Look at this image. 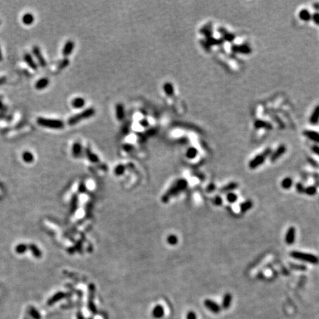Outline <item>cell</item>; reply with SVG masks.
<instances>
[{
	"label": "cell",
	"instance_id": "obj_1",
	"mask_svg": "<svg viewBox=\"0 0 319 319\" xmlns=\"http://www.w3.org/2000/svg\"><path fill=\"white\" fill-rule=\"evenodd\" d=\"M290 255L291 257L300 260V261L304 262L313 264V265H317L319 263V258L318 256L314 254H312V253L300 252V251H292Z\"/></svg>",
	"mask_w": 319,
	"mask_h": 319
},
{
	"label": "cell",
	"instance_id": "obj_2",
	"mask_svg": "<svg viewBox=\"0 0 319 319\" xmlns=\"http://www.w3.org/2000/svg\"><path fill=\"white\" fill-rule=\"evenodd\" d=\"M271 153V149H270V148L266 149L265 151H262L261 154L256 155L254 158H253V159L250 161L249 167L251 169H255V168L259 167L260 165H262L265 163V161L266 160L267 158H268V157H270Z\"/></svg>",
	"mask_w": 319,
	"mask_h": 319
},
{
	"label": "cell",
	"instance_id": "obj_3",
	"mask_svg": "<svg viewBox=\"0 0 319 319\" xmlns=\"http://www.w3.org/2000/svg\"><path fill=\"white\" fill-rule=\"evenodd\" d=\"M36 121H37V123L39 126L45 127V128L60 129L64 128V123L61 120H53V119L39 118Z\"/></svg>",
	"mask_w": 319,
	"mask_h": 319
},
{
	"label": "cell",
	"instance_id": "obj_4",
	"mask_svg": "<svg viewBox=\"0 0 319 319\" xmlns=\"http://www.w3.org/2000/svg\"><path fill=\"white\" fill-rule=\"evenodd\" d=\"M95 114V110L93 108L87 109L84 110L82 113L77 114V115H74V116H72L70 118H69L68 124L70 126L75 125V124L78 123V122L81 121V120H85V119L91 118V117H92Z\"/></svg>",
	"mask_w": 319,
	"mask_h": 319
},
{
	"label": "cell",
	"instance_id": "obj_5",
	"mask_svg": "<svg viewBox=\"0 0 319 319\" xmlns=\"http://www.w3.org/2000/svg\"><path fill=\"white\" fill-rule=\"evenodd\" d=\"M204 305L207 309L209 310V311H211V313H214V314H218V313H220L222 310L221 306H220L217 303L212 301L211 299L205 300Z\"/></svg>",
	"mask_w": 319,
	"mask_h": 319
},
{
	"label": "cell",
	"instance_id": "obj_6",
	"mask_svg": "<svg viewBox=\"0 0 319 319\" xmlns=\"http://www.w3.org/2000/svg\"><path fill=\"white\" fill-rule=\"evenodd\" d=\"M286 151H287V147H286L285 145H281L279 146L275 151H273L271 153V154L270 155V160L271 162H276L279 158H280L284 154H285Z\"/></svg>",
	"mask_w": 319,
	"mask_h": 319
},
{
	"label": "cell",
	"instance_id": "obj_7",
	"mask_svg": "<svg viewBox=\"0 0 319 319\" xmlns=\"http://www.w3.org/2000/svg\"><path fill=\"white\" fill-rule=\"evenodd\" d=\"M296 230L294 227H290L285 235V242L289 245L294 244L296 240Z\"/></svg>",
	"mask_w": 319,
	"mask_h": 319
},
{
	"label": "cell",
	"instance_id": "obj_8",
	"mask_svg": "<svg viewBox=\"0 0 319 319\" xmlns=\"http://www.w3.org/2000/svg\"><path fill=\"white\" fill-rule=\"evenodd\" d=\"M165 315V310L161 304H157L151 310V315L156 319L162 318Z\"/></svg>",
	"mask_w": 319,
	"mask_h": 319
},
{
	"label": "cell",
	"instance_id": "obj_9",
	"mask_svg": "<svg viewBox=\"0 0 319 319\" xmlns=\"http://www.w3.org/2000/svg\"><path fill=\"white\" fill-rule=\"evenodd\" d=\"M33 53L34 54V56H36V58H37L38 61H39V64L41 67H45L47 66V62L44 59V56L41 54L40 49L38 46H34L33 48Z\"/></svg>",
	"mask_w": 319,
	"mask_h": 319
},
{
	"label": "cell",
	"instance_id": "obj_10",
	"mask_svg": "<svg viewBox=\"0 0 319 319\" xmlns=\"http://www.w3.org/2000/svg\"><path fill=\"white\" fill-rule=\"evenodd\" d=\"M74 47H75V44L72 41H68L66 44L64 46L63 50H62V54L64 57L69 56L70 55L72 54V51L74 50Z\"/></svg>",
	"mask_w": 319,
	"mask_h": 319
},
{
	"label": "cell",
	"instance_id": "obj_11",
	"mask_svg": "<svg viewBox=\"0 0 319 319\" xmlns=\"http://www.w3.org/2000/svg\"><path fill=\"white\" fill-rule=\"evenodd\" d=\"M304 134L305 137L309 138L310 140L313 141L316 144H319V132L312 130H305Z\"/></svg>",
	"mask_w": 319,
	"mask_h": 319
},
{
	"label": "cell",
	"instance_id": "obj_12",
	"mask_svg": "<svg viewBox=\"0 0 319 319\" xmlns=\"http://www.w3.org/2000/svg\"><path fill=\"white\" fill-rule=\"evenodd\" d=\"M232 299H233V297H232V295L231 293H225V295H224L223 296V299H222V306L221 307L222 308V309L224 310H227L230 308L231 305V303H232Z\"/></svg>",
	"mask_w": 319,
	"mask_h": 319
},
{
	"label": "cell",
	"instance_id": "obj_13",
	"mask_svg": "<svg viewBox=\"0 0 319 319\" xmlns=\"http://www.w3.org/2000/svg\"><path fill=\"white\" fill-rule=\"evenodd\" d=\"M319 122V105L315 106L310 117V123L312 125H316Z\"/></svg>",
	"mask_w": 319,
	"mask_h": 319
},
{
	"label": "cell",
	"instance_id": "obj_14",
	"mask_svg": "<svg viewBox=\"0 0 319 319\" xmlns=\"http://www.w3.org/2000/svg\"><path fill=\"white\" fill-rule=\"evenodd\" d=\"M24 60L27 63V64L30 67L32 70H37L38 69V65L36 64V63L34 61L33 58L32 56L29 53H26L24 56Z\"/></svg>",
	"mask_w": 319,
	"mask_h": 319
},
{
	"label": "cell",
	"instance_id": "obj_15",
	"mask_svg": "<svg viewBox=\"0 0 319 319\" xmlns=\"http://www.w3.org/2000/svg\"><path fill=\"white\" fill-rule=\"evenodd\" d=\"M115 112H116V118L118 120H123L124 117H125V110L124 107L121 103H118L115 107Z\"/></svg>",
	"mask_w": 319,
	"mask_h": 319
},
{
	"label": "cell",
	"instance_id": "obj_16",
	"mask_svg": "<svg viewBox=\"0 0 319 319\" xmlns=\"http://www.w3.org/2000/svg\"><path fill=\"white\" fill-rule=\"evenodd\" d=\"M48 85H49V79L46 78H42L36 82L35 87L38 90H41V89L46 88Z\"/></svg>",
	"mask_w": 319,
	"mask_h": 319
},
{
	"label": "cell",
	"instance_id": "obj_17",
	"mask_svg": "<svg viewBox=\"0 0 319 319\" xmlns=\"http://www.w3.org/2000/svg\"><path fill=\"white\" fill-rule=\"evenodd\" d=\"M72 107L75 109H81L85 105V100L82 98H75L72 100L71 103Z\"/></svg>",
	"mask_w": 319,
	"mask_h": 319
},
{
	"label": "cell",
	"instance_id": "obj_18",
	"mask_svg": "<svg viewBox=\"0 0 319 319\" xmlns=\"http://www.w3.org/2000/svg\"><path fill=\"white\" fill-rule=\"evenodd\" d=\"M253 202L250 199L245 200L240 204V211L242 213H245L249 210H251L253 207Z\"/></svg>",
	"mask_w": 319,
	"mask_h": 319
},
{
	"label": "cell",
	"instance_id": "obj_19",
	"mask_svg": "<svg viewBox=\"0 0 319 319\" xmlns=\"http://www.w3.org/2000/svg\"><path fill=\"white\" fill-rule=\"evenodd\" d=\"M22 22H23L25 25H30L33 23L34 16L32 13H25V14L22 16Z\"/></svg>",
	"mask_w": 319,
	"mask_h": 319
},
{
	"label": "cell",
	"instance_id": "obj_20",
	"mask_svg": "<svg viewBox=\"0 0 319 319\" xmlns=\"http://www.w3.org/2000/svg\"><path fill=\"white\" fill-rule=\"evenodd\" d=\"M65 296V294L64 293H56V295H54V296H53V297H51L50 299L49 300H48L47 301V304L48 305H52L53 304H55V303H56L57 301H59V300H61V299H63L64 297Z\"/></svg>",
	"mask_w": 319,
	"mask_h": 319
},
{
	"label": "cell",
	"instance_id": "obj_21",
	"mask_svg": "<svg viewBox=\"0 0 319 319\" xmlns=\"http://www.w3.org/2000/svg\"><path fill=\"white\" fill-rule=\"evenodd\" d=\"M163 90H164L165 93L168 96H173L174 93H175V89H174L173 85L169 82L165 83L164 85H163Z\"/></svg>",
	"mask_w": 319,
	"mask_h": 319
},
{
	"label": "cell",
	"instance_id": "obj_22",
	"mask_svg": "<svg viewBox=\"0 0 319 319\" xmlns=\"http://www.w3.org/2000/svg\"><path fill=\"white\" fill-rule=\"evenodd\" d=\"M82 152V146L79 143H75L72 146V154L75 158L80 156Z\"/></svg>",
	"mask_w": 319,
	"mask_h": 319
},
{
	"label": "cell",
	"instance_id": "obj_23",
	"mask_svg": "<svg viewBox=\"0 0 319 319\" xmlns=\"http://www.w3.org/2000/svg\"><path fill=\"white\" fill-rule=\"evenodd\" d=\"M28 248L30 250L32 254L35 256L36 258H40L41 256V252L39 248L34 244H30L28 245Z\"/></svg>",
	"mask_w": 319,
	"mask_h": 319
},
{
	"label": "cell",
	"instance_id": "obj_24",
	"mask_svg": "<svg viewBox=\"0 0 319 319\" xmlns=\"http://www.w3.org/2000/svg\"><path fill=\"white\" fill-rule=\"evenodd\" d=\"M299 18L301 19V20L304 21V22H307V21H310L312 19V16L310 14V13L306 9L301 10V11L299 12Z\"/></svg>",
	"mask_w": 319,
	"mask_h": 319
},
{
	"label": "cell",
	"instance_id": "obj_25",
	"mask_svg": "<svg viewBox=\"0 0 319 319\" xmlns=\"http://www.w3.org/2000/svg\"><path fill=\"white\" fill-rule=\"evenodd\" d=\"M22 160H23L24 162H25V163H31L33 162L34 156L30 151H25V152H23V154H22Z\"/></svg>",
	"mask_w": 319,
	"mask_h": 319
},
{
	"label": "cell",
	"instance_id": "obj_26",
	"mask_svg": "<svg viewBox=\"0 0 319 319\" xmlns=\"http://www.w3.org/2000/svg\"><path fill=\"white\" fill-rule=\"evenodd\" d=\"M28 313L33 319H41V316L39 312L36 308H34L33 307H29Z\"/></svg>",
	"mask_w": 319,
	"mask_h": 319
},
{
	"label": "cell",
	"instance_id": "obj_27",
	"mask_svg": "<svg viewBox=\"0 0 319 319\" xmlns=\"http://www.w3.org/2000/svg\"><path fill=\"white\" fill-rule=\"evenodd\" d=\"M293 183V182L292 178H290V177H286V178H284V180L282 181V187L284 189L287 190V189H290V188L292 187Z\"/></svg>",
	"mask_w": 319,
	"mask_h": 319
},
{
	"label": "cell",
	"instance_id": "obj_28",
	"mask_svg": "<svg viewBox=\"0 0 319 319\" xmlns=\"http://www.w3.org/2000/svg\"><path fill=\"white\" fill-rule=\"evenodd\" d=\"M238 187V184L237 182H230L227 185L224 186L222 189L221 191L222 192H229V191H231L234 189H236Z\"/></svg>",
	"mask_w": 319,
	"mask_h": 319
},
{
	"label": "cell",
	"instance_id": "obj_29",
	"mask_svg": "<svg viewBox=\"0 0 319 319\" xmlns=\"http://www.w3.org/2000/svg\"><path fill=\"white\" fill-rule=\"evenodd\" d=\"M233 50L235 52H239V53H244V54H248L251 52V49L247 46H235L233 47Z\"/></svg>",
	"mask_w": 319,
	"mask_h": 319
},
{
	"label": "cell",
	"instance_id": "obj_30",
	"mask_svg": "<svg viewBox=\"0 0 319 319\" xmlns=\"http://www.w3.org/2000/svg\"><path fill=\"white\" fill-rule=\"evenodd\" d=\"M166 240L168 244H170V245H176L178 243V237L175 234H170V235L168 236Z\"/></svg>",
	"mask_w": 319,
	"mask_h": 319
},
{
	"label": "cell",
	"instance_id": "obj_31",
	"mask_svg": "<svg viewBox=\"0 0 319 319\" xmlns=\"http://www.w3.org/2000/svg\"><path fill=\"white\" fill-rule=\"evenodd\" d=\"M196 155H197V149L194 147L189 148L186 151V157L189 159H194V158H196Z\"/></svg>",
	"mask_w": 319,
	"mask_h": 319
},
{
	"label": "cell",
	"instance_id": "obj_32",
	"mask_svg": "<svg viewBox=\"0 0 319 319\" xmlns=\"http://www.w3.org/2000/svg\"><path fill=\"white\" fill-rule=\"evenodd\" d=\"M28 249V246L26 245L25 244H19L16 247V252L19 254H22V253H25L27 251V250Z\"/></svg>",
	"mask_w": 319,
	"mask_h": 319
},
{
	"label": "cell",
	"instance_id": "obj_33",
	"mask_svg": "<svg viewBox=\"0 0 319 319\" xmlns=\"http://www.w3.org/2000/svg\"><path fill=\"white\" fill-rule=\"evenodd\" d=\"M304 192L306 193L307 195L313 196L317 193V188L315 187V186H309V187H307V188H305Z\"/></svg>",
	"mask_w": 319,
	"mask_h": 319
},
{
	"label": "cell",
	"instance_id": "obj_34",
	"mask_svg": "<svg viewBox=\"0 0 319 319\" xmlns=\"http://www.w3.org/2000/svg\"><path fill=\"white\" fill-rule=\"evenodd\" d=\"M237 199H238V196L237 194H234V193L230 192L227 194V199L230 203H234L237 200Z\"/></svg>",
	"mask_w": 319,
	"mask_h": 319
},
{
	"label": "cell",
	"instance_id": "obj_35",
	"mask_svg": "<svg viewBox=\"0 0 319 319\" xmlns=\"http://www.w3.org/2000/svg\"><path fill=\"white\" fill-rule=\"evenodd\" d=\"M86 152H87V156H88V158H89V160H90L91 161H92V162H98V157L96 156V155L95 154H93V153L90 151V150L87 149V150H86Z\"/></svg>",
	"mask_w": 319,
	"mask_h": 319
},
{
	"label": "cell",
	"instance_id": "obj_36",
	"mask_svg": "<svg viewBox=\"0 0 319 319\" xmlns=\"http://www.w3.org/2000/svg\"><path fill=\"white\" fill-rule=\"evenodd\" d=\"M69 64H70L69 60L67 59V58H64V59H63L62 61L59 62V64H58V69H59V70H63V69L66 68V67L68 66Z\"/></svg>",
	"mask_w": 319,
	"mask_h": 319
},
{
	"label": "cell",
	"instance_id": "obj_37",
	"mask_svg": "<svg viewBox=\"0 0 319 319\" xmlns=\"http://www.w3.org/2000/svg\"><path fill=\"white\" fill-rule=\"evenodd\" d=\"M124 170H125V167L123 165H119L115 168V173L117 175H120L123 173Z\"/></svg>",
	"mask_w": 319,
	"mask_h": 319
},
{
	"label": "cell",
	"instance_id": "obj_38",
	"mask_svg": "<svg viewBox=\"0 0 319 319\" xmlns=\"http://www.w3.org/2000/svg\"><path fill=\"white\" fill-rule=\"evenodd\" d=\"M186 319H197L195 312L192 311V310L188 312L187 315H186Z\"/></svg>",
	"mask_w": 319,
	"mask_h": 319
},
{
	"label": "cell",
	"instance_id": "obj_39",
	"mask_svg": "<svg viewBox=\"0 0 319 319\" xmlns=\"http://www.w3.org/2000/svg\"><path fill=\"white\" fill-rule=\"evenodd\" d=\"M296 190H297V191L299 193H304V191H305V188L304 185H303L302 183H301V182H299V183L296 184Z\"/></svg>",
	"mask_w": 319,
	"mask_h": 319
},
{
	"label": "cell",
	"instance_id": "obj_40",
	"mask_svg": "<svg viewBox=\"0 0 319 319\" xmlns=\"http://www.w3.org/2000/svg\"><path fill=\"white\" fill-rule=\"evenodd\" d=\"M312 19H313V22H314L316 25H319V13H314V14L312 16Z\"/></svg>",
	"mask_w": 319,
	"mask_h": 319
},
{
	"label": "cell",
	"instance_id": "obj_41",
	"mask_svg": "<svg viewBox=\"0 0 319 319\" xmlns=\"http://www.w3.org/2000/svg\"><path fill=\"white\" fill-rule=\"evenodd\" d=\"M213 201H214L215 205H217V206H221L222 203V199L221 198V196H217Z\"/></svg>",
	"mask_w": 319,
	"mask_h": 319
},
{
	"label": "cell",
	"instance_id": "obj_42",
	"mask_svg": "<svg viewBox=\"0 0 319 319\" xmlns=\"http://www.w3.org/2000/svg\"><path fill=\"white\" fill-rule=\"evenodd\" d=\"M312 151L316 154L317 155H319V146H312Z\"/></svg>",
	"mask_w": 319,
	"mask_h": 319
},
{
	"label": "cell",
	"instance_id": "obj_43",
	"mask_svg": "<svg viewBox=\"0 0 319 319\" xmlns=\"http://www.w3.org/2000/svg\"><path fill=\"white\" fill-rule=\"evenodd\" d=\"M140 123H141V126H143V127H147V126L149 125V122H148L147 120H141Z\"/></svg>",
	"mask_w": 319,
	"mask_h": 319
},
{
	"label": "cell",
	"instance_id": "obj_44",
	"mask_svg": "<svg viewBox=\"0 0 319 319\" xmlns=\"http://www.w3.org/2000/svg\"><path fill=\"white\" fill-rule=\"evenodd\" d=\"M77 319H84V315H83L81 313L79 312V313H78L77 314Z\"/></svg>",
	"mask_w": 319,
	"mask_h": 319
},
{
	"label": "cell",
	"instance_id": "obj_45",
	"mask_svg": "<svg viewBox=\"0 0 319 319\" xmlns=\"http://www.w3.org/2000/svg\"><path fill=\"white\" fill-rule=\"evenodd\" d=\"M2 60V51H1V49H0V61Z\"/></svg>",
	"mask_w": 319,
	"mask_h": 319
},
{
	"label": "cell",
	"instance_id": "obj_46",
	"mask_svg": "<svg viewBox=\"0 0 319 319\" xmlns=\"http://www.w3.org/2000/svg\"><path fill=\"white\" fill-rule=\"evenodd\" d=\"M24 319H29V318H27V317H25V318H24Z\"/></svg>",
	"mask_w": 319,
	"mask_h": 319
},
{
	"label": "cell",
	"instance_id": "obj_47",
	"mask_svg": "<svg viewBox=\"0 0 319 319\" xmlns=\"http://www.w3.org/2000/svg\"><path fill=\"white\" fill-rule=\"evenodd\" d=\"M1 106H2V103H1V101H0V107H1Z\"/></svg>",
	"mask_w": 319,
	"mask_h": 319
}]
</instances>
